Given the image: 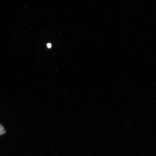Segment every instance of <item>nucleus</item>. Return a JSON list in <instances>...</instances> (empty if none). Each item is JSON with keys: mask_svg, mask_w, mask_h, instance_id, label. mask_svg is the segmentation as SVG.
Listing matches in <instances>:
<instances>
[{"mask_svg": "<svg viewBox=\"0 0 156 156\" xmlns=\"http://www.w3.org/2000/svg\"><path fill=\"white\" fill-rule=\"evenodd\" d=\"M5 133V128L0 124V135H2Z\"/></svg>", "mask_w": 156, "mask_h": 156, "instance_id": "nucleus-1", "label": "nucleus"}, {"mask_svg": "<svg viewBox=\"0 0 156 156\" xmlns=\"http://www.w3.org/2000/svg\"><path fill=\"white\" fill-rule=\"evenodd\" d=\"M47 47H48V48H51V47H52V45H51V44H47Z\"/></svg>", "mask_w": 156, "mask_h": 156, "instance_id": "nucleus-2", "label": "nucleus"}]
</instances>
